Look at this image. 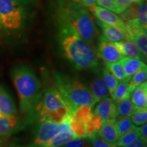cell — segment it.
<instances>
[{"label": "cell", "instance_id": "12", "mask_svg": "<svg viewBox=\"0 0 147 147\" xmlns=\"http://www.w3.org/2000/svg\"><path fill=\"white\" fill-rule=\"evenodd\" d=\"M23 127V121L17 116L0 117V138L12 135Z\"/></svg>", "mask_w": 147, "mask_h": 147}, {"label": "cell", "instance_id": "17", "mask_svg": "<svg viewBox=\"0 0 147 147\" xmlns=\"http://www.w3.org/2000/svg\"><path fill=\"white\" fill-rule=\"evenodd\" d=\"M74 138H76L73 134L69 125L65 129L59 132L48 142L40 147H61Z\"/></svg>", "mask_w": 147, "mask_h": 147}, {"label": "cell", "instance_id": "22", "mask_svg": "<svg viewBox=\"0 0 147 147\" xmlns=\"http://www.w3.org/2000/svg\"><path fill=\"white\" fill-rule=\"evenodd\" d=\"M130 78H127L123 80H119L118 84L116 87L115 91L110 95L112 99L115 102L124 100V99L130 97L131 91L129 86V80Z\"/></svg>", "mask_w": 147, "mask_h": 147}, {"label": "cell", "instance_id": "28", "mask_svg": "<svg viewBox=\"0 0 147 147\" xmlns=\"http://www.w3.org/2000/svg\"><path fill=\"white\" fill-rule=\"evenodd\" d=\"M147 78V67L146 65L143 67L137 72L130 78L129 80V86L130 89L132 91L136 87L142 84V82L146 81Z\"/></svg>", "mask_w": 147, "mask_h": 147}, {"label": "cell", "instance_id": "31", "mask_svg": "<svg viewBox=\"0 0 147 147\" xmlns=\"http://www.w3.org/2000/svg\"><path fill=\"white\" fill-rule=\"evenodd\" d=\"M102 78L108 88L109 94L111 95L118 84L119 80H117L113 74L106 67L102 69Z\"/></svg>", "mask_w": 147, "mask_h": 147}, {"label": "cell", "instance_id": "27", "mask_svg": "<svg viewBox=\"0 0 147 147\" xmlns=\"http://www.w3.org/2000/svg\"><path fill=\"white\" fill-rule=\"evenodd\" d=\"M140 138V134L138 129V127L135 126L133 129L129 130L126 134L121 136L119 138L118 140L115 143L117 146H123L127 145L130 143L133 142L134 141Z\"/></svg>", "mask_w": 147, "mask_h": 147}, {"label": "cell", "instance_id": "13", "mask_svg": "<svg viewBox=\"0 0 147 147\" xmlns=\"http://www.w3.org/2000/svg\"><path fill=\"white\" fill-rule=\"evenodd\" d=\"M16 104L12 95L4 86L0 84V117L15 115Z\"/></svg>", "mask_w": 147, "mask_h": 147}, {"label": "cell", "instance_id": "35", "mask_svg": "<svg viewBox=\"0 0 147 147\" xmlns=\"http://www.w3.org/2000/svg\"><path fill=\"white\" fill-rule=\"evenodd\" d=\"M137 19L142 25L143 28L147 30V5L146 1L138 4Z\"/></svg>", "mask_w": 147, "mask_h": 147}, {"label": "cell", "instance_id": "37", "mask_svg": "<svg viewBox=\"0 0 147 147\" xmlns=\"http://www.w3.org/2000/svg\"><path fill=\"white\" fill-rule=\"evenodd\" d=\"M96 5L115 13V0H96Z\"/></svg>", "mask_w": 147, "mask_h": 147}, {"label": "cell", "instance_id": "5", "mask_svg": "<svg viewBox=\"0 0 147 147\" xmlns=\"http://www.w3.org/2000/svg\"><path fill=\"white\" fill-rule=\"evenodd\" d=\"M26 10L21 0H0V28L16 30L23 26Z\"/></svg>", "mask_w": 147, "mask_h": 147}, {"label": "cell", "instance_id": "33", "mask_svg": "<svg viewBox=\"0 0 147 147\" xmlns=\"http://www.w3.org/2000/svg\"><path fill=\"white\" fill-rule=\"evenodd\" d=\"M144 1L145 0H115V14H120L131 5Z\"/></svg>", "mask_w": 147, "mask_h": 147}, {"label": "cell", "instance_id": "4", "mask_svg": "<svg viewBox=\"0 0 147 147\" xmlns=\"http://www.w3.org/2000/svg\"><path fill=\"white\" fill-rule=\"evenodd\" d=\"M55 87L63 97L71 116L80 106H93L97 103L90 89L80 80L60 74H55Z\"/></svg>", "mask_w": 147, "mask_h": 147}, {"label": "cell", "instance_id": "11", "mask_svg": "<svg viewBox=\"0 0 147 147\" xmlns=\"http://www.w3.org/2000/svg\"><path fill=\"white\" fill-rule=\"evenodd\" d=\"M94 113L100 116L103 121L115 119L119 116L115 102L108 97L100 101L95 107Z\"/></svg>", "mask_w": 147, "mask_h": 147}, {"label": "cell", "instance_id": "42", "mask_svg": "<svg viewBox=\"0 0 147 147\" xmlns=\"http://www.w3.org/2000/svg\"><path fill=\"white\" fill-rule=\"evenodd\" d=\"M144 147H146V145H145V146Z\"/></svg>", "mask_w": 147, "mask_h": 147}, {"label": "cell", "instance_id": "19", "mask_svg": "<svg viewBox=\"0 0 147 147\" xmlns=\"http://www.w3.org/2000/svg\"><path fill=\"white\" fill-rule=\"evenodd\" d=\"M130 100L136 108L147 107V82L145 81L131 91Z\"/></svg>", "mask_w": 147, "mask_h": 147}, {"label": "cell", "instance_id": "41", "mask_svg": "<svg viewBox=\"0 0 147 147\" xmlns=\"http://www.w3.org/2000/svg\"><path fill=\"white\" fill-rule=\"evenodd\" d=\"M0 147H2V143H1V140H0Z\"/></svg>", "mask_w": 147, "mask_h": 147}, {"label": "cell", "instance_id": "40", "mask_svg": "<svg viewBox=\"0 0 147 147\" xmlns=\"http://www.w3.org/2000/svg\"><path fill=\"white\" fill-rule=\"evenodd\" d=\"M84 6H89V5H96V0H78Z\"/></svg>", "mask_w": 147, "mask_h": 147}, {"label": "cell", "instance_id": "7", "mask_svg": "<svg viewBox=\"0 0 147 147\" xmlns=\"http://www.w3.org/2000/svg\"><path fill=\"white\" fill-rule=\"evenodd\" d=\"M69 125V122L57 124L49 121H42L37 128L32 142L28 147H40Z\"/></svg>", "mask_w": 147, "mask_h": 147}, {"label": "cell", "instance_id": "34", "mask_svg": "<svg viewBox=\"0 0 147 147\" xmlns=\"http://www.w3.org/2000/svg\"><path fill=\"white\" fill-rule=\"evenodd\" d=\"M88 138L90 147H117V145L113 143H110L103 140L97 134L91 136Z\"/></svg>", "mask_w": 147, "mask_h": 147}, {"label": "cell", "instance_id": "2", "mask_svg": "<svg viewBox=\"0 0 147 147\" xmlns=\"http://www.w3.org/2000/svg\"><path fill=\"white\" fill-rule=\"evenodd\" d=\"M11 78L19 98L21 112L32 116L37 113L42 97L40 80L34 70L25 65L13 67Z\"/></svg>", "mask_w": 147, "mask_h": 147}, {"label": "cell", "instance_id": "18", "mask_svg": "<svg viewBox=\"0 0 147 147\" xmlns=\"http://www.w3.org/2000/svg\"><path fill=\"white\" fill-rule=\"evenodd\" d=\"M71 115L65 106H62L57 109L52 110L47 113L45 116L40 119V122L42 121H49L55 123L61 124L69 122L71 118Z\"/></svg>", "mask_w": 147, "mask_h": 147}, {"label": "cell", "instance_id": "9", "mask_svg": "<svg viewBox=\"0 0 147 147\" xmlns=\"http://www.w3.org/2000/svg\"><path fill=\"white\" fill-rule=\"evenodd\" d=\"M85 7H87L89 12L98 21L104 23L108 24V25L119 27L123 30L126 31L125 23L120 16L117 15V14L114 13L112 11L102 8V7L98 6L97 5H89V6Z\"/></svg>", "mask_w": 147, "mask_h": 147}, {"label": "cell", "instance_id": "21", "mask_svg": "<svg viewBox=\"0 0 147 147\" xmlns=\"http://www.w3.org/2000/svg\"><path fill=\"white\" fill-rule=\"evenodd\" d=\"M119 62L122 65L125 73L128 78H131L136 72L146 65L142 61L138 59L123 57Z\"/></svg>", "mask_w": 147, "mask_h": 147}, {"label": "cell", "instance_id": "30", "mask_svg": "<svg viewBox=\"0 0 147 147\" xmlns=\"http://www.w3.org/2000/svg\"><path fill=\"white\" fill-rule=\"evenodd\" d=\"M130 119L134 125L140 126L147 122V108H137L130 116Z\"/></svg>", "mask_w": 147, "mask_h": 147}, {"label": "cell", "instance_id": "23", "mask_svg": "<svg viewBox=\"0 0 147 147\" xmlns=\"http://www.w3.org/2000/svg\"><path fill=\"white\" fill-rule=\"evenodd\" d=\"M93 106L89 105L80 106L75 110L70 119L81 122L86 126V124L91 119L92 115H93Z\"/></svg>", "mask_w": 147, "mask_h": 147}, {"label": "cell", "instance_id": "1", "mask_svg": "<svg viewBox=\"0 0 147 147\" xmlns=\"http://www.w3.org/2000/svg\"><path fill=\"white\" fill-rule=\"evenodd\" d=\"M58 41L64 57L78 69H93L99 66V57L92 45L86 42L63 18L57 16Z\"/></svg>", "mask_w": 147, "mask_h": 147}, {"label": "cell", "instance_id": "24", "mask_svg": "<svg viewBox=\"0 0 147 147\" xmlns=\"http://www.w3.org/2000/svg\"><path fill=\"white\" fill-rule=\"evenodd\" d=\"M115 103L119 116L130 117L137 108L134 105L130 100V97L118 101V102H115Z\"/></svg>", "mask_w": 147, "mask_h": 147}, {"label": "cell", "instance_id": "26", "mask_svg": "<svg viewBox=\"0 0 147 147\" xmlns=\"http://www.w3.org/2000/svg\"><path fill=\"white\" fill-rule=\"evenodd\" d=\"M115 124L119 137L126 134L136 126L131 122L129 117H123V116H118L115 119Z\"/></svg>", "mask_w": 147, "mask_h": 147}, {"label": "cell", "instance_id": "14", "mask_svg": "<svg viewBox=\"0 0 147 147\" xmlns=\"http://www.w3.org/2000/svg\"><path fill=\"white\" fill-rule=\"evenodd\" d=\"M96 23L102 29L103 37L108 41L117 42L125 40H129L126 31L115 25L104 23L96 19Z\"/></svg>", "mask_w": 147, "mask_h": 147}, {"label": "cell", "instance_id": "29", "mask_svg": "<svg viewBox=\"0 0 147 147\" xmlns=\"http://www.w3.org/2000/svg\"><path fill=\"white\" fill-rule=\"evenodd\" d=\"M105 66L106 68L113 74L117 80H123L129 78L126 76L123 67L119 61L114 62V63H106L105 62Z\"/></svg>", "mask_w": 147, "mask_h": 147}, {"label": "cell", "instance_id": "38", "mask_svg": "<svg viewBox=\"0 0 147 147\" xmlns=\"http://www.w3.org/2000/svg\"><path fill=\"white\" fill-rule=\"evenodd\" d=\"M145 145H146V142L144 140L139 138L136 140L134 141L133 142L130 143L127 145L123 146H117V147H144Z\"/></svg>", "mask_w": 147, "mask_h": 147}, {"label": "cell", "instance_id": "10", "mask_svg": "<svg viewBox=\"0 0 147 147\" xmlns=\"http://www.w3.org/2000/svg\"><path fill=\"white\" fill-rule=\"evenodd\" d=\"M97 53V56L106 63L118 62L123 57L114 42L108 41L103 36H101L99 38Z\"/></svg>", "mask_w": 147, "mask_h": 147}, {"label": "cell", "instance_id": "3", "mask_svg": "<svg viewBox=\"0 0 147 147\" xmlns=\"http://www.w3.org/2000/svg\"><path fill=\"white\" fill-rule=\"evenodd\" d=\"M57 16L63 18L86 42L92 45L99 34L91 12L78 0H59Z\"/></svg>", "mask_w": 147, "mask_h": 147}, {"label": "cell", "instance_id": "43", "mask_svg": "<svg viewBox=\"0 0 147 147\" xmlns=\"http://www.w3.org/2000/svg\"><path fill=\"white\" fill-rule=\"evenodd\" d=\"M89 147H90V146H89Z\"/></svg>", "mask_w": 147, "mask_h": 147}, {"label": "cell", "instance_id": "6", "mask_svg": "<svg viewBox=\"0 0 147 147\" xmlns=\"http://www.w3.org/2000/svg\"><path fill=\"white\" fill-rule=\"evenodd\" d=\"M127 38L135 44L145 59L147 56L146 29L143 28L137 18L125 21Z\"/></svg>", "mask_w": 147, "mask_h": 147}, {"label": "cell", "instance_id": "39", "mask_svg": "<svg viewBox=\"0 0 147 147\" xmlns=\"http://www.w3.org/2000/svg\"><path fill=\"white\" fill-rule=\"evenodd\" d=\"M138 129L140 134V138L144 140L146 142L147 141V125L145 123L142 125L140 127H138Z\"/></svg>", "mask_w": 147, "mask_h": 147}, {"label": "cell", "instance_id": "8", "mask_svg": "<svg viewBox=\"0 0 147 147\" xmlns=\"http://www.w3.org/2000/svg\"><path fill=\"white\" fill-rule=\"evenodd\" d=\"M62 106H65V103L57 89L55 87L48 88L44 93L43 97H42L39 107L37 110V113L39 115V119L49 112Z\"/></svg>", "mask_w": 147, "mask_h": 147}, {"label": "cell", "instance_id": "25", "mask_svg": "<svg viewBox=\"0 0 147 147\" xmlns=\"http://www.w3.org/2000/svg\"><path fill=\"white\" fill-rule=\"evenodd\" d=\"M103 120L102 118L95 113H93L91 118L86 124V134L87 138L94 134H97L102 125Z\"/></svg>", "mask_w": 147, "mask_h": 147}, {"label": "cell", "instance_id": "15", "mask_svg": "<svg viewBox=\"0 0 147 147\" xmlns=\"http://www.w3.org/2000/svg\"><path fill=\"white\" fill-rule=\"evenodd\" d=\"M114 44L123 57L138 59L142 61L144 60L146 61L135 44L131 40H125L120 42H114Z\"/></svg>", "mask_w": 147, "mask_h": 147}, {"label": "cell", "instance_id": "32", "mask_svg": "<svg viewBox=\"0 0 147 147\" xmlns=\"http://www.w3.org/2000/svg\"><path fill=\"white\" fill-rule=\"evenodd\" d=\"M69 123L71 131L76 138H87L85 125L71 119H69Z\"/></svg>", "mask_w": 147, "mask_h": 147}, {"label": "cell", "instance_id": "36", "mask_svg": "<svg viewBox=\"0 0 147 147\" xmlns=\"http://www.w3.org/2000/svg\"><path fill=\"white\" fill-rule=\"evenodd\" d=\"M61 147H89V144L84 138H74Z\"/></svg>", "mask_w": 147, "mask_h": 147}, {"label": "cell", "instance_id": "16", "mask_svg": "<svg viewBox=\"0 0 147 147\" xmlns=\"http://www.w3.org/2000/svg\"><path fill=\"white\" fill-rule=\"evenodd\" d=\"M97 134L104 140L115 144L119 138L115 124V119H110L103 121L102 125Z\"/></svg>", "mask_w": 147, "mask_h": 147}, {"label": "cell", "instance_id": "20", "mask_svg": "<svg viewBox=\"0 0 147 147\" xmlns=\"http://www.w3.org/2000/svg\"><path fill=\"white\" fill-rule=\"evenodd\" d=\"M90 91L96 101L98 102L109 96V91L102 77H97L92 80L90 84Z\"/></svg>", "mask_w": 147, "mask_h": 147}]
</instances>
